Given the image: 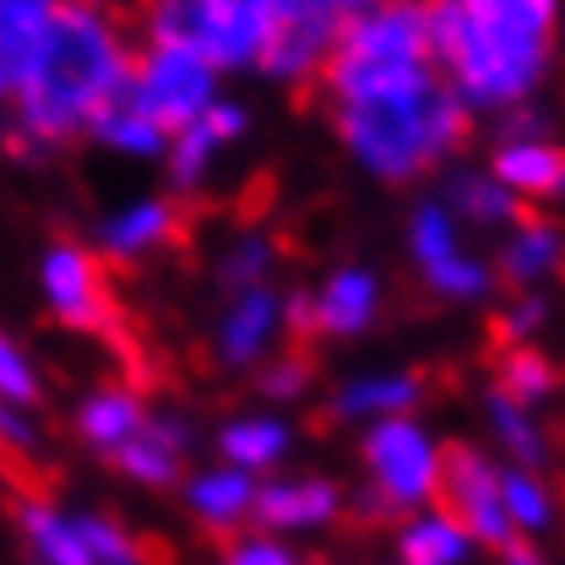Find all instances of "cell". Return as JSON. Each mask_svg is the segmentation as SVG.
Returning <instances> with one entry per match:
<instances>
[{
  "mask_svg": "<svg viewBox=\"0 0 565 565\" xmlns=\"http://www.w3.org/2000/svg\"><path fill=\"white\" fill-rule=\"evenodd\" d=\"M137 55V33L126 11L61 0L50 28L39 33L22 82L11 93V147L6 152H55L87 137L104 104L126 87Z\"/></svg>",
  "mask_w": 565,
  "mask_h": 565,
  "instance_id": "6da1fadb",
  "label": "cell"
},
{
  "mask_svg": "<svg viewBox=\"0 0 565 565\" xmlns=\"http://www.w3.org/2000/svg\"><path fill=\"white\" fill-rule=\"evenodd\" d=\"M429 55L473 115H516L561 61V11L533 0H429Z\"/></svg>",
  "mask_w": 565,
  "mask_h": 565,
  "instance_id": "7a4b0ae2",
  "label": "cell"
},
{
  "mask_svg": "<svg viewBox=\"0 0 565 565\" xmlns=\"http://www.w3.org/2000/svg\"><path fill=\"white\" fill-rule=\"evenodd\" d=\"M321 109L353 158L392 185L429 174L435 163L462 152L473 131V109L451 93V82L435 66L327 98Z\"/></svg>",
  "mask_w": 565,
  "mask_h": 565,
  "instance_id": "3957f363",
  "label": "cell"
},
{
  "mask_svg": "<svg viewBox=\"0 0 565 565\" xmlns=\"http://www.w3.org/2000/svg\"><path fill=\"white\" fill-rule=\"evenodd\" d=\"M282 0H137L126 11L137 44H174L202 55L217 76L256 71Z\"/></svg>",
  "mask_w": 565,
  "mask_h": 565,
  "instance_id": "277c9868",
  "label": "cell"
},
{
  "mask_svg": "<svg viewBox=\"0 0 565 565\" xmlns=\"http://www.w3.org/2000/svg\"><path fill=\"white\" fill-rule=\"evenodd\" d=\"M435 66L429 55V0H370L359 6L332 39V55L316 76V98H343L359 87L408 76V71Z\"/></svg>",
  "mask_w": 565,
  "mask_h": 565,
  "instance_id": "5b68a950",
  "label": "cell"
},
{
  "mask_svg": "<svg viewBox=\"0 0 565 565\" xmlns=\"http://www.w3.org/2000/svg\"><path fill=\"white\" fill-rule=\"evenodd\" d=\"M44 288H50V305H55V316H61L66 327L98 338V343H109V353H115L120 370H126V392L141 397V392L158 381V375H152V353L141 343V332L131 327V310H126V299H120L115 273H109L104 256H93V250H82V245L50 250Z\"/></svg>",
  "mask_w": 565,
  "mask_h": 565,
  "instance_id": "8992f818",
  "label": "cell"
},
{
  "mask_svg": "<svg viewBox=\"0 0 565 565\" xmlns=\"http://www.w3.org/2000/svg\"><path fill=\"white\" fill-rule=\"evenodd\" d=\"M126 93L137 98L141 115H147L163 137H174V131H185L207 104H217V71H212L202 55L174 50V44H137Z\"/></svg>",
  "mask_w": 565,
  "mask_h": 565,
  "instance_id": "52a82bcc",
  "label": "cell"
},
{
  "mask_svg": "<svg viewBox=\"0 0 565 565\" xmlns=\"http://www.w3.org/2000/svg\"><path fill=\"white\" fill-rule=\"evenodd\" d=\"M429 500H435V516L451 522L462 539L500 544V550L516 539V527H511V516H505V500H500V473H494L473 446H462V440H451V446L435 451Z\"/></svg>",
  "mask_w": 565,
  "mask_h": 565,
  "instance_id": "ba28073f",
  "label": "cell"
},
{
  "mask_svg": "<svg viewBox=\"0 0 565 565\" xmlns=\"http://www.w3.org/2000/svg\"><path fill=\"white\" fill-rule=\"evenodd\" d=\"M490 174L516 202H555L565 196V141L550 137V126L527 109L505 115V131L494 141Z\"/></svg>",
  "mask_w": 565,
  "mask_h": 565,
  "instance_id": "9c48e42d",
  "label": "cell"
},
{
  "mask_svg": "<svg viewBox=\"0 0 565 565\" xmlns=\"http://www.w3.org/2000/svg\"><path fill=\"white\" fill-rule=\"evenodd\" d=\"M364 462H370V494L403 516L414 500H429L435 484V446L419 424L408 419H381L364 440Z\"/></svg>",
  "mask_w": 565,
  "mask_h": 565,
  "instance_id": "30bf717a",
  "label": "cell"
},
{
  "mask_svg": "<svg viewBox=\"0 0 565 565\" xmlns=\"http://www.w3.org/2000/svg\"><path fill=\"white\" fill-rule=\"evenodd\" d=\"M408 239H414V256H419V273L429 288H440V294H451V299H473V294L490 288V273H484L473 256H462V245H457V234H451V217H446L440 202H424V207L414 212Z\"/></svg>",
  "mask_w": 565,
  "mask_h": 565,
  "instance_id": "8fae6325",
  "label": "cell"
},
{
  "mask_svg": "<svg viewBox=\"0 0 565 565\" xmlns=\"http://www.w3.org/2000/svg\"><path fill=\"white\" fill-rule=\"evenodd\" d=\"M245 137V109L239 104H228V98H217V104H207L185 131H174L169 137V174H174V185L180 191H191L202 174L212 169V158L223 152V147H234V141Z\"/></svg>",
  "mask_w": 565,
  "mask_h": 565,
  "instance_id": "7c38bea8",
  "label": "cell"
},
{
  "mask_svg": "<svg viewBox=\"0 0 565 565\" xmlns=\"http://www.w3.org/2000/svg\"><path fill=\"white\" fill-rule=\"evenodd\" d=\"M180 457H185V429L174 419H152V414L137 424V435H131L126 446L109 451V462L126 468V473L141 479V484H174Z\"/></svg>",
  "mask_w": 565,
  "mask_h": 565,
  "instance_id": "4fadbf2b",
  "label": "cell"
},
{
  "mask_svg": "<svg viewBox=\"0 0 565 565\" xmlns=\"http://www.w3.org/2000/svg\"><path fill=\"white\" fill-rule=\"evenodd\" d=\"M561 267H565V234L555 223H539L533 212H522L511 239H505V250H500V278L527 288V282H539L544 273H561Z\"/></svg>",
  "mask_w": 565,
  "mask_h": 565,
  "instance_id": "5bb4252c",
  "label": "cell"
},
{
  "mask_svg": "<svg viewBox=\"0 0 565 565\" xmlns=\"http://www.w3.org/2000/svg\"><path fill=\"white\" fill-rule=\"evenodd\" d=\"M490 370H494V392L516 408H539L544 397L561 392V370L555 359L533 349V343H516V349H490Z\"/></svg>",
  "mask_w": 565,
  "mask_h": 565,
  "instance_id": "9a60e30c",
  "label": "cell"
},
{
  "mask_svg": "<svg viewBox=\"0 0 565 565\" xmlns=\"http://www.w3.org/2000/svg\"><path fill=\"white\" fill-rule=\"evenodd\" d=\"M267 527H316L327 516L343 511V494L321 479H294V484H273V490H256V505H250Z\"/></svg>",
  "mask_w": 565,
  "mask_h": 565,
  "instance_id": "2e32d148",
  "label": "cell"
},
{
  "mask_svg": "<svg viewBox=\"0 0 565 565\" xmlns=\"http://www.w3.org/2000/svg\"><path fill=\"white\" fill-rule=\"evenodd\" d=\"M273 332H278V299H273L267 288H245V294L234 299V310L223 316L217 349H223L228 364H250L256 353L273 343Z\"/></svg>",
  "mask_w": 565,
  "mask_h": 565,
  "instance_id": "e0dca14e",
  "label": "cell"
},
{
  "mask_svg": "<svg viewBox=\"0 0 565 565\" xmlns=\"http://www.w3.org/2000/svg\"><path fill=\"white\" fill-rule=\"evenodd\" d=\"M93 141H104L109 152H126V158H152V152H163L169 147V137L141 115V104L120 87L109 104H104V115L93 120V131H87Z\"/></svg>",
  "mask_w": 565,
  "mask_h": 565,
  "instance_id": "ac0fdd59",
  "label": "cell"
},
{
  "mask_svg": "<svg viewBox=\"0 0 565 565\" xmlns=\"http://www.w3.org/2000/svg\"><path fill=\"white\" fill-rule=\"evenodd\" d=\"M375 299H381V288H375L370 273H338L321 299H310L316 332H359V327H370L375 321Z\"/></svg>",
  "mask_w": 565,
  "mask_h": 565,
  "instance_id": "d6986e66",
  "label": "cell"
},
{
  "mask_svg": "<svg viewBox=\"0 0 565 565\" xmlns=\"http://www.w3.org/2000/svg\"><path fill=\"white\" fill-rule=\"evenodd\" d=\"M141 419H147V408H141L137 392L109 386V392H98V397L76 414V429H82V440H87V446H98V451L109 457L115 446H126V440L137 435Z\"/></svg>",
  "mask_w": 565,
  "mask_h": 565,
  "instance_id": "ffe728a7",
  "label": "cell"
},
{
  "mask_svg": "<svg viewBox=\"0 0 565 565\" xmlns=\"http://www.w3.org/2000/svg\"><path fill=\"white\" fill-rule=\"evenodd\" d=\"M17 522H22L28 550L44 565H93L87 550H82V539H76V527H71L50 500H17Z\"/></svg>",
  "mask_w": 565,
  "mask_h": 565,
  "instance_id": "44dd1931",
  "label": "cell"
},
{
  "mask_svg": "<svg viewBox=\"0 0 565 565\" xmlns=\"http://www.w3.org/2000/svg\"><path fill=\"white\" fill-rule=\"evenodd\" d=\"M191 505L202 511V522H207L212 533H234V522L256 505V490H250V479L245 473H207V479H196L191 484Z\"/></svg>",
  "mask_w": 565,
  "mask_h": 565,
  "instance_id": "7402d4cb",
  "label": "cell"
},
{
  "mask_svg": "<svg viewBox=\"0 0 565 565\" xmlns=\"http://www.w3.org/2000/svg\"><path fill=\"white\" fill-rule=\"evenodd\" d=\"M446 212H468L473 223H516L527 202H516L494 174H479V169H468V174H457L451 180V207Z\"/></svg>",
  "mask_w": 565,
  "mask_h": 565,
  "instance_id": "603a6c76",
  "label": "cell"
},
{
  "mask_svg": "<svg viewBox=\"0 0 565 565\" xmlns=\"http://www.w3.org/2000/svg\"><path fill=\"white\" fill-rule=\"evenodd\" d=\"M424 392H429L424 375H381V381H359V386H349V392L338 397L332 414H343V419H349V414H408Z\"/></svg>",
  "mask_w": 565,
  "mask_h": 565,
  "instance_id": "cb8c5ba5",
  "label": "cell"
},
{
  "mask_svg": "<svg viewBox=\"0 0 565 565\" xmlns=\"http://www.w3.org/2000/svg\"><path fill=\"white\" fill-rule=\"evenodd\" d=\"M55 11H61V0H0V50L28 66V55Z\"/></svg>",
  "mask_w": 565,
  "mask_h": 565,
  "instance_id": "d4e9b609",
  "label": "cell"
},
{
  "mask_svg": "<svg viewBox=\"0 0 565 565\" xmlns=\"http://www.w3.org/2000/svg\"><path fill=\"white\" fill-rule=\"evenodd\" d=\"M71 527H76V539H82V550H87V561L93 565H158L152 561V550H147L141 539H131L126 527H115V522L76 516Z\"/></svg>",
  "mask_w": 565,
  "mask_h": 565,
  "instance_id": "484cf974",
  "label": "cell"
},
{
  "mask_svg": "<svg viewBox=\"0 0 565 565\" xmlns=\"http://www.w3.org/2000/svg\"><path fill=\"white\" fill-rule=\"evenodd\" d=\"M490 414H494L500 446H505L516 462L539 468V462L550 457V440H544V429H539V419H533V408H516V403H505L500 392H490Z\"/></svg>",
  "mask_w": 565,
  "mask_h": 565,
  "instance_id": "4316f807",
  "label": "cell"
},
{
  "mask_svg": "<svg viewBox=\"0 0 565 565\" xmlns=\"http://www.w3.org/2000/svg\"><path fill=\"white\" fill-rule=\"evenodd\" d=\"M0 473L11 479L17 500H44V490H50V479H44V462H39L33 440L6 419V414H0Z\"/></svg>",
  "mask_w": 565,
  "mask_h": 565,
  "instance_id": "83f0119b",
  "label": "cell"
},
{
  "mask_svg": "<svg viewBox=\"0 0 565 565\" xmlns=\"http://www.w3.org/2000/svg\"><path fill=\"white\" fill-rule=\"evenodd\" d=\"M397 544H403V565H457L468 555V539H462L451 522H440V516L408 522Z\"/></svg>",
  "mask_w": 565,
  "mask_h": 565,
  "instance_id": "f1b7e54d",
  "label": "cell"
},
{
  "mask_svg": "<svg viewBox=\"0 0 565 565\" xmlns=\"http://www.w3.org/2000/svg\"><path fill=\"white\" fill-rule=\"evenodd\" d=\"M282 446H288V429L273 419H245V424H234V429H223V457L228 462H245V468L278 462Z\"/></svg>",
  "mask_w": 565,
  "mask_h": 565,
  "instance_id": "f546056e",
  "label": "cell"
},
{
  "mask_svg": "<svg viewBox=\"0 0 565 565\" xmlns=\"http://www.w3.org/2000/svg\"><path fill=\"white\" fill-rule=\"evenodd\" d=\"M500 500H505L511 527H522V533H544L555 516V500L533 473H500Z\"/></svg>",
  "mask_w": 565,
  "mask_h": 565,
  "instance_id": "4dcf8cb0",
  "label": "cell"
},
{
  "mask_svg": "<svg viewBox=\"0 0 565 565\" xmlns=\"http://www.w3.org/2000/svg\"><path fill=\"white\" fill-rule=\"evenodd\" d=\"M0 397L11 403H39V375L28 370V359L0 338Z\"/></svg>",
  "mask_w": 565,
  "mask_h": 565,
  "instance_id": "1f68e13d",
  "label": "cell"
},
{
  "mask_svg": "<svg viewBox=\"0 0 565 565\" xmlns=\"http://www.w3.org/2000/svg\"><path fill=\"white\" fill-rule=\"evenodd\" d=\"M228 565H294L282 550H273V544H262V539H245L239 550H228Z\"/></svg>",
  "mask_w": 565,
  "mask_h": 565,
  "instance_id": "d6a6232c",
  "label": "cell"
},
{
  "mask_svg": "<svg viewBox=\"0 0 565 565\" xmlns=\"http://www.w3.org/2000/svg\"><path fill=\"white\" fill-rule=\"evenodd\" d=\"M500 555H505V565H544V555H539V550H533L527 539H511V544H505Z\"/></svg>",
  "mask_w": 565,
  "mask_h": 565,
  "instance_id": "836d02e7",
  "label": "cell"
},
{
  "mask_svg": "<svg viewBox=\"0 0 565 565\" xmlns=\"http://www.w3.org/2000/svg\"><path fill=\"white\" fill-rule=\"evenodd\" d=\"M82 6H104V11H131L137 0H82Z\"/></svg>",
  "mask_w": 565,
  "mask_h": 565,
  "instance_id": "e575fe53",
  "label": "cell"
},
{
  "mask_svg": "<svg viewBox=\"0 0 565 565\" xmlns=\"http://www.w3.org/2000/svg\"><path fill=\"white\" fill-rule=\"evenodd\" d=\"M533 6H555V11H561V6H565V0H533Z\"/></svg>",
  "mask_w": 565,
  "mask_h": 565,
  "instance_id": "d590c367",
  "label": "cell"
},
{
  "mask_svg": "<svg viewBox=\"0 0 565 565\" xmlns=\"http://www.w3.org/2000/svg\"><path fill=\"white\" fill-rule=\"evenodd\" d=\"M561 71H565V50H561Z\"/></svg>",
  "mask_w": 565,
  "mask_h": 565,
  "instance_id": "8d00e7d4",
  "label": "cell"
}]
</instances>
